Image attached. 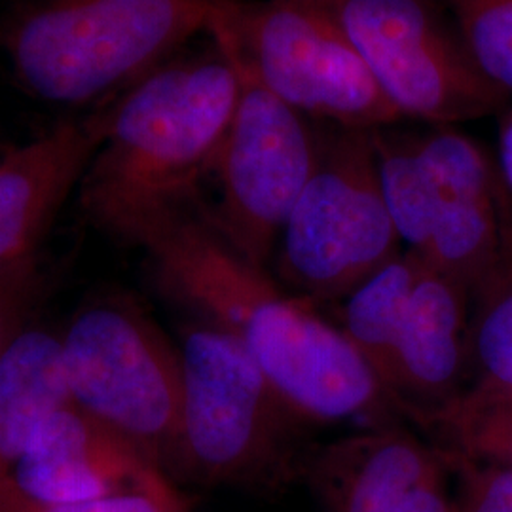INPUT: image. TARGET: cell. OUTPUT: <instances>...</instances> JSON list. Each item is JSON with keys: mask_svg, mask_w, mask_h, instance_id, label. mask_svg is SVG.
Here are the masks:
<instances>
[{"mask_svg": "<svg viewBox=\"0 0 512 512\" xmlns=\"http://www.w3.org/2000/svg\"><path fill=\"white\" fill-rule=\"evenodd\" d=\"M423 268L425 260L404 249L346 298L342 327L338 329L385 391L404 310Z\"/></svg>", "mask_w": 512, "mask_h": 512, "instance_id": "2e32d148", "label": "cell"}, {"mask_svg": "<svg viewBox=\"0 0 512 512\" xmlns=\"http://www.w3.org/2000/svg\"><path fill=\"white\" fill-rule=\"evenodd\" d=\"M129 241L165 293L236 340L300 420L385 423L399 412L344 332L239 255L200 200L143 222Z\"/></svg>", "mask_w": 512, "mask_h": 512, "instance_id": "6da1fadb", "label": "cell"}, {"mask_svg": "<svg viewBox=\"0 0 512 512\" xmlns=\"http://www.w3.org/2000/svg\"><path fill=\"white\" fill-rule=\"evenodd\" d=\"M236 71L238 101L213 169L219 202L207 213L239 255L268 270L317 162L319 124Z\"/></svg>", "mask_w": 512, "mask_h": 512, "instance_id": "9c48e42d", "label": "cell"}, {"mask_svg": "<svg viewBox=\"0 0 512 512\" xmlns=\"http://www.w3.org/2000/svg\"><path fill=\"white\" fill-rule=\"evenodd\" d=\"M211 0H10L0 48L23 90L80 107L114 99L207 31Z\"/></svg>", "mask_w": 512, "mask_h": 512, "instance_id": "3957f363", "label": "cell"}, {"mask_svg": "<svg viewBox=\"0 0 512 512\" xmlns=\"http://www.w3.org/2000/svg\"><path fill=\"white\" fill-rule=\"evenodd\" d=\"M497 171L512 203V109L505 112L497 133Z\"/></svg>", "mask_w": 512, "mask_h": 512, "instance_id": "d4e9b609", "label": "cell"}, {"mask_svg": "<svg viewBox=\"0 0 512 512\" xmlns=\"http://www.w3.org/2000/svg\"><path fill=\"white\" fill-rule=\"evenodd\" d=\"M105 126L103 109L63 122L0 158V266L37 255L40 239L101 145Z\"/></svg>", "mask_w": 512, "mask_h": 512, "instance_id": "4fadbf2b", "label": "cell"}, {"mask_svg": "<svg viewBox=\"0 0 512 512\" xmlns=\"http://www.w3.org/2000/svg\"><path fill=\"white\" fill-rule=\"evenodd\" d=\"M454 459L463 473L458 512H512V469Z\"/></svg>", "mask_w": 512, "mask_h": 512, "instance_id": "603a6c76", "label": "cell"}, {"mask_svg": "<svg viewBox=\"0 0 512 512\" xmlns=\"http://www.w3.org/2000/svg\"><path fill=\"white\" fill-rule=\"evenodd\" d=\"M37 255L0 266V359L27 329V315L38 293Z\"/></svg>", "mask_w": 512, "mask_h": 512, "instance_id": "7402d4cb", "label": "cell"}, {"mask_svg": "<svg viewBox=\"0 0 512 512\" xmlns=\"http://www.w3.org/2000/svg\"><path fill=\"white\" fill-rule=\"evenodd\" d=\"M160 475L128 442L67 401L40 421L0 492L37 503H78Z\"/></svg>", "mask_w": 512, "mask_h": 512, "instance_id": "8fae6325", "label": "cell"}, {"mask_svg": "<svg viewBox=\"0 0 512 512\" xmlns=\"http://www.w3.org/2000/svg\"><path fill=\"white\" fill-rule=\"evenodd\" d=\"M478 69L512 95V0H440Z\"/></svg>", "mask_w": 512, "mask_h": 512, "instance_id": "ffe728a7", "label": "cell"}, {"mask_svg": "<svg viewBox=\"0 0 512 512\" xmlns=\"http://www.w3.org/2000/svg\"><path fill=\"white\" fill-rule=\"evenodd\" d=\"M463 393L512 395V232L494 272L471 300Z\"/></svg>", "mask_w": 512, "mask_h": 512, "instance_id": "e0dca14e", "label": "cell"}, {"mask_svg": "<svg viewBox=\"0 0 512 512\" xmlns=\"http://www.w3.org/2000/svg\"><path fill=\"white\" fill-rule=\"evenodd\" d=\"M374 148L387 213L406 249L423 255L435 219V192L418 135L393 126L374 129Z\"/></svg>", "mask_w": 512, "mask_h": 512, "instance_id": "ac0fdd59", "label": "cell"}, {"mask_svg": "<svg viewBox=\"0 0 512 512\" xmlns=\"http://www.w3.org/2000/svg\"><path fill=\"white\" fill-rule=\"evenodd\" d=\"M446 442L454 458L512 469V395H459L418 421Z\"/></svg>", "mask_w": 512, "mask_h": 512, "instance_id": "d6986e66", "label": "cell"}, {"mask_svg": "<svg viewBox=\"0 0 512 512\" xmlns=\"http://www.w3.org/2000/svg\"><path fill=\"white\" fill-rule=\"evenodd\" d=\"M401 245L380 188L374 129L319 124L317 162L277 243L279 277L308 304L348 298Z\"/></svg>", "mask_w": 512, "mask_h": 512, "instance_id": "8992f818", "label": "cell"}, {"mask_svg": "<svg viewBox=\"0 0 512 512\" xmlns=\"http://www.w3.org/2000/svg\"><path fill=\"white\" fill-rule=\"evenodd\" d=\"M181 418L169 478L202 484L275 482L291 471L294 425L249 353L222 330L190 325L179 346Z\"/></svg>", "mask_w": 512, "mask_h": 512, "instance_id": "5b68a950", "label": "cell"}, {"mask_svg": "<svg viewBox=\"0 0 512 512\" xmlns=\"http://www.w3.org/2000/svg\"><path fill=\"white\" fill-rule=\"evenodd\" d=\"M238 93L236 65L209 38V46L169 57L114 97L103 141L80 181L86 215L129 241L143 222L198 202Z\"/></svg>", "mask_w": 512, "mask_h": 512, "instance_id": "7a4b0ae2", "label": "cell"}, {"mask_svg": "<svg viewBox=\"0 0 512 512\" xmlns=\"http://www.w3.org/2000/svg\"><path fill=\"white\" fill-rule=\"evenodd\" d=\"M321 2L401 120L458 126L507 103L509 95L478 69L440 0Z\"/></svg>", "mask_w": 512, "mask_h": 512, "instance_id": "ba28073f", "label": "cell"}, {"mask_svg": "<svg viewBox=\"0 0 512 512\" xmlns=\"http://www.w3.org/2000/svg\"><path fill=\"white\" fill-rule=\"evenodd\" d=\"M67 401L59 334L27 327L0 359V482L16 467L40 421Z\"/></svg>", "mask_w": 512, "mask_h": 512, "instance_id": "9a60e30c", "label": "cell"}, {"mask_svg": "<svg viewBox=\"0 0 512 512\" xmlns=\"http://www.w3.org/2000/svg\"><path fill=\"white\" fill-rule=\"evenodd\" d=\"M393 512H458V495L450 492L446 463L404 495Z\"/></svg>", "mask_w": 512, "mask_h": 512, "instance_id": "cb8c5ba5", "label": "cell"}, {"mask_svg": "<svg viewBox=\"0 0 512 512\" xmlns=\"http://www.w3.org/2000/svg\"><path fill=\"white\" fill-rule=\"evenodd\" d=\"M0 512H188V501L167 475L118 494L78 503H37L0 492Z\"/></svg>", "mask_w": 512, "mask_h": 512, "instance_id": "44dd1931", "label": "cell"}, {"mask_svg": "<svg viewBox=\"0 0 512 512\" xmlns=\"http://www.w3.org/2000/svg\"><path fill=\"white\" fill-rule=\"evenodd\" d=\"M418 147L435 192L433 228L420 256L473 300L511 238V200L497 165L456 126H431L418 135Z\"/></svg>", "mask_w": 512, "mask_h": 512, "instance_id": "30bf717a", "label": "cell"}, {"mask_svg": "<svg viewBox=\"0 0 512 512\" xmlns=\"http://www.w3.org/2000/svg\"><path fill=\"white\" fill-rule=\"evenodd\" d=\"M59 344L69 401L169 476L181 418L179 348L120 298L78 311Z\"/></svg>", "mask_w": 512, "mask_h": 512, "instance_id": "52a82bcc", "label": "cell"}, {"mask_svg": "<svg viewBox=\"0 0 512 512\" xmlns=\"http://www.w3.org/2000/svg\"><path fill=\"white\" fill-rule=\"evenodd\" d=\"M471 293L427 262L404 310L387 393L416 421L456 401L467 380Z\"/></svg>", "mask_w": 512, "mask_h": 512, "instance_id": "7c38bea8", "label": "cell"}, {"mask_svg": "<svg viewBox=\"0 0 512 512\" xmlns=\"http://www.w3.org/2000/svg\"><path fill=\"white\" fill-rule=\"evenodd\" d=\"M446 458L403 427L378 423L317 450L306 475L321 512H393Z\"/></svg>", "mask_w": 512, "mask_h": 512, "instance_id": "5bb4252c", "label": "cell"}, {"mask_svg": "<svg viewBox=\"0 0 512 512\" xmlns=\"http://www.w3.org/2000/svg\"><path fill=\"white\" fill-rule=\"evenodd\" d=\"M205 35L239 71L317 124L401 122L321 0H211Z\"/></svg>", "mask_w": 512, "mask_h": 512, "instance_id": "277c9868", "label": "cell"}]
</instances>
